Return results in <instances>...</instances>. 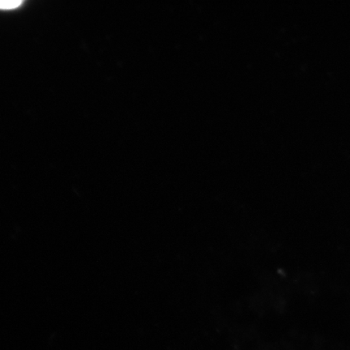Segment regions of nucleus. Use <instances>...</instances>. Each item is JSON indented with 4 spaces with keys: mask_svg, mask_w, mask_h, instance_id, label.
<instances>
[{
    "mask_svg": "<svg viewBox=\"0 0 350 350\" xmlns=\"http://www.w3.org/2000/svg\"><path fill=\"white\" fill-rule=\"evenodd\" d=\"M23 1H0V10H12L21 6Z\"/></svg>",
    "mask_w": 350,
    "mask_h": 350,
    "instance_id": "obj_1",
    "label": "nucleus"
}]
</instances>
